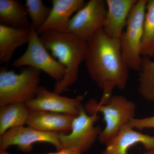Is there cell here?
Segmentation results:
<instances>
[{"instance_id":"cell-7","label":"cell","mask_w":154,"mask_h":154,"mask_svg":"<svg viewBox=\"0 0 154 154\" xmlns=\"http://www.w3.org/2000/svg\"><path fill=\"white\" fill-rule=\"evenodd\" d=\"M100 118L98 113L90 115L85 107L82 108L73 121L70 133L58 135L61 149H74L82 154L88 151L99 138L102 131L100 126H95Z\"/></svg>"},{"instance_id":"cell-21","label":"cell","mask_w":154,"mask_h":154,"mask_svg":"<svg viewBox=\"0 0 154 154\" xmlns=\"http://www.w3.org/2000/svg\"><path fill=\"white\" fill-rule=\"evenodd\" d=\"M130 126L134 129L143 130L154 128V115L145 118L132 119L128 123Z\"/></svg>"},{"instance_id":"cell-15","label":"cell","mask_w":154,"mask_h":154,"mask_svg":"<svg viewBox=\"0 0 154 154\" xmlns=\"http://www.w3.org/2000/svg\"><path fill=\"white\" fill-rule=\"evenodd\" d=\"M30 29L12 28L0 24L1 63H8L15 50L28 43Z\"/></svg>"},{"instance_id":"cell-17","label":"cell","mask_w":154,"mask_h":154,"mask_svg":"<svg viewBox=\"0 0 154 154\" xmlns=\"http://www.w3.org/2000/svg\"><path fill=\"white\" fill-rule=\"evenodd\" d=\"M30 112L25 103H13L0 107V136L11 128L27 125Z\"/></svg>"},{"instance_id":"cell-16","label":"cell","mask_w":154,"mask_h":154,"mask_svg":"<svg viewBox=\"0 0 154 154\" xmlns=\"http://www.w3.org/2000/svg\"><path fill=\"white\" fill-rule=\"evenodd\" d=\"M0 23L23 29H29L31 26L25 5L17 0H0Z\"/></svg>"},{"instance_id":"cell-14","label":"cell","mask_w":154,"mask_h":154,"mask_svg":"<svg viewBox=\"0 0 154 154\" xmlns=\"http://www.w3.org/2000/svg\"><path fill=\"white\" fill-rule=\"evenodd\" d=\"M75 117L64 113L30 110L27 125L45 132L68 134L71 131Z\"/></svg>"},{"instance_id":"cell-8","label":"cell","mask_w":154,"mask_h":154,"mask_svg":"<svg viewBox=\"0 0 154 154\" xmlns=\"http://www.w3.org/2000/svg\"><path fill=\"white\" fill-rule=\"evenodd\" d=\"M107 11L106 1L90 0L72 17L66 32L88 41L103 28Z\"/></svg>"},{"instance_id":"cell-6","label":"cell","mask_w":154,"mask_h":154,"mask_svg":"<svg viewBox=\"0 0 154 154\" xmlns=\"http://www.w3.org/2000/svg\"><path fill=\"white\" fill-rule=\"evenodd\" d=\"M27 50L22 56L14 61V67H30L43 71L59 82L63 79L66 69L50 55L42 42L37 31L33 26L30 29V35Z\"/></svg>"},{"instance_id":"cell-13","label":"cell","mask_w":154,"mask_h":154,"mask_svg":"<svg viewBox=\"0 0 154 154\" xmlns=\"http://www.w3.org/2000/svg\"><path fill=\"white\" fill-rule=\"evenodd\" d=\"M137 0H107V11L102 30L108 37L119 39Z\"/></svg>"},{"instance_id":"cell-19","label":"cell","mask_w":154,"mask_h":154,"mask_svg":"<svg viewBox=\"0 0 154 154\" xmlns=\"http://www.w3.org/2000/svg\"><path fill=\"white\" fill-rule=\"evenodd\" d=\"M140 72L139 92L145 100L154 102V61L142 57Z\"/></svg>"},{"instance_id":"cell-12","label":"cell","mask_w":154,"mask_h":154,"mask_svg":"<svg viewBox=\"0 0 154 154\" xmlns=\"http://www.w3.org/2000/svg\"><path fill=\"white\" fill-rule=\"evenodd\" d=\"M140 144L146 150L154 149V136L145 134L127 124L114 137L105 144L100 154H128L133 146Z\"/></svg>"},{"instance_id":"cell-11","label":"cell","mask_w":154,"mask_h":154,"mask_svg":"<svg viewBox=\"0 0 154 154\" xmlns=\"http://www.w3.org/2000/svg\"><path fill=\"white\" fill-rule=\"evenodd\" d=\"M86 3L84 0H52V8L48 18L36 31L38 35L48 31L66 32L72 15Z\"/></svg>"},{"instance_id":"cell-3","label":"cell","mask_w":154,"mask_h":154,"mask_svg":"<svg viewBox=\"0 0 154 154\" xmlns=\"http://www.w3.org/2000/svg\"><path fill=\"white\" fill-rule=\"evenodd\" d=\"M90 115L101 113L105 122V128L99 137L100 143L105 144L115 136L122 128L135 118L136 105L121 95H113L105 104L101 105L91 99L85 106Z\"/></svg>"},{"instance_id":"cell-10","label":"cell","mask_w":154,"mask_h":154,"mask_svg":"<svg viewBox=\"0 0 154 154\" xmlns=\"http://www.w3.org/2000/svg\"><path fill=\"white\" fill-rule=\"evenodd\" d=\"M84 96L70 98L51 92L39 87L35 98L25 103L30 110H43L77 116L85 106L82 104Z\"/></svg>"},{"instance_id":"cell-9","label":"cell","mask_w":154,"mask_h":154,"mask_svg":"<svg viewBox=\"0 0 154 154\" xmlns=\"http://www.w3.org/2000/svg\"><path fill=\"white\" fill-rule=\"evenodd\" d=\"M59 134L45 132L31 127H19L11 128L0 136V149L6 150L11 146L16 145L22 151H32L33 144L45 142L51 144L57 151L61 150Z\"/></svg>"},{"instance_id":"cell-5","label":"cell","mask_w":154,"mask_h":154,"mask_svg":"<svg viewBox=\"0 0 154 154\" xmlns=\"http://www.w3.org/2000/svg\"><path fill=\"white\" fill-rule=\"evenodd\" d=\"M147 0H137L129 15L125 30L119 38L122 54L128 69L140 71L141 64V45Z\"/></svg>"},{"instance_id":"cell-18","label":"cell","mask_w":154,"mask_h":154,"mask_svg":"<svg viewBox=\"0 0 154 154\" xmlns=\"http://www.w3.org/2000/svg\"><path fill=\"white\" fill-rule=\"evenodd\" d=\"M140 52L141 56L154 57V0L147 3Z\"/></svg>"},{"instance_id":"cell-4","label":"cell","mask_w":154,"mask_h":154,"mask_svg":"<svg viewBox=\"0 0 154 154\" xmlns=\"http://www.w3.org/2000/svg\"><path fill=\"white\" fill-rule=\"evenodd\" d=\"M40 71L24 67L17 73L5 67L0 68V107L25 103L35 98L40 82Z\"/></svg>"},{"instance_id":"cell-2","label":"cell","mask_w":154,"mask_h":154,"mask_svg":"<svg viewBox=\"0 0 154 154\" xmlns=\"http://www.w3.org/2000/svg\"><path fill=\"white\" fill-rule=\"evenodd\" d=\"M39 37L53 57L66 69L63 79L54 85L53 92L60 95L78 80L80 65L85 57L87 42L67 32L48 31Z\"/></svg>"},{"instance_id":"cell-23","label":"cell","mask_w":154,"mask_h":154,"mask_svg":"<svg viewBox=\"0 0 154 154\" xmlns=\"http://www.w3.org/2000/svg\"><path fill=\"white\" fill-rule=\"evenodd\" d=\"M144 154H154V149L149 150H146Z\"/></svg>"},{"instance_id":"cell-24","label":"cell","mask_w":154,"mask_h":154,"mask_svg":"<svg viewBox=\"0 0 154 154\" xmlns=\"http://www.w3.org/2000/svg\"><path fill=\"white\" fill-rule=\"evenodd\" d=\"M0 154H10L8 152H6V150H3L0 149Z\"/></svg>"},{"instance_id":"cell-1","label":"cell","mask_w":154,"mask_h":154,"mask_svg":"<svg viewBox=\"0 0 154 154\" xmlns=\"http://www.w3.org/2000/svg\"><path fill=\"white\" fill-rule=\"evenodd\" d=\"M85 61L89 75L103 93L99 104H106L116 88L124 90L128 69L122 54L119 39L110 38L102 29L87 41Z\"/></svg>"},{"instance_id":"cell-22","label":"cell","mask_w":154,"mask_h":154,"mask_svg":"<svg viewBox=\"0 0 154 154\" xmlns=\"http://www.w3.org/2000/svg\"><path fill=\"white\" fill-rule=\"evenodd\" d=\"M45 154H82L76 150L72 149H63L56 152Z\"/></svg>"},{"instance_id":"cell-20","label":"cell","mask_w":154,"mask_h":154,"mask_svg":"<svg viewBox=\"0 0 154 154\" xmlns=\"http://www.w3.org/2000/svg\"><path fill=\"white\" fill-rule=\"evenodd\" d=\"M25 6L31 26L37 31L47 20L51 8L44 5L41 0H26Z\"/></svg>"}]
</instances>
